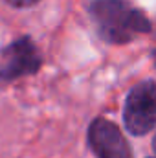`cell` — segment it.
<instances>
[{"instance_id": "5", "label": "cell", "mask_w": 156, "mask_h": 158, "mask_svg": "<svg viewBox=\"0 0 156 158\" xmlns=\"http://www.w3.org/2000/svg\"><path fill=\"white\" fill-rule=\"evenodd\" d=\"M6 2L9 6H13V7H31V6H35L40 0H6Z\"/></svg>"}, {"instance_id": "4", "label": "cell", "mask_w": 156, "mask_h": 158, "mask_svg": "<svg viewBox=\"0 0 156 158\" xmlns=\"http://www.w3.org/2000/svg\"><path fill=\"white\" fill-rule=\"evenodd\" d=\"M86 145L96 158H132L130 145L116 123L94 118L86 129Z\"/></svg>"}, {"instance_id": "7", "label": "cell", "mask_w": 156, "mask_h": 158, "mask_svg": "<svg viewBox=\"0 0 156 158\" xmlns=\"http://www.w3.org/2000/svg\"><path fill=\"white\" fill-rule=\"evenodd\" d=\"M153 151L156 153V134H154V138H153Z\"/></svg>"}, {"instance_id": "3", "label": "cell", "mask_w": 156, "mask_h": 158, "mask_svg": "<svg viewBox=\"0 0 156 158\" xmlns=\"http://www.w3.org/2000/svg\"><path fill=\"white\" fill-rule=\"evenodd\" d=\"M42 68V53L30 35H22L0 50V83L35 76Z\"/></svg>"}, {"instance_id": "1", "label": "cell", "mask_w": 156, "mask_h": 158, "mask_svg": "<svg viewBox=\"0 0 156 158\" xmlns=\"http://www.w3.org/2000/svg\"><path fill=\"white\" fill-rule=\"evenodd\" d=\"M88 17L97 37L110 46L129 44L153 30L149 17L129 0H92Z\"/></svg>"}, {"instance_id": "2", "label": "cell", "mask_w": 156, "mask_h": 158, "mask_svg": "<svg viewBox=\"0 0 156 158\" xmlns=\"http://www.w3.org/2000/svg\"><path fill=\"white\" fill-rule=\"evenodd\" d=\"M123 123L132 136H145L156 127V81H140L129 90L123 105Z\"/></svg>"}, {"instance_id": "8", "label": "cell", "mask_w": 156, "mask_h": 158, "mask_svg": "<svg viewBox=\"0 0 156 158\" xmlns=\"http://www.w3.org/2000/svg\"><path fill=\"white\" fill-rule=\"evenodd\" d=\"M147 158H156V156H147Z\"/></svg>"}, {"instance_id": "6", "label": "cell", "mask_w": 156, "mask_h": 158, "mask_svg": "<svg viewBox=\"0 0 156 158\" xmlns=\"http://www.w3.org/2000/svg\"><path fill=\"white\" fill-rule=\"evenodd\" d=\"M151 59H153V63H154V68H156V48L151 52Z\"/></svg>"}]
</instances>
